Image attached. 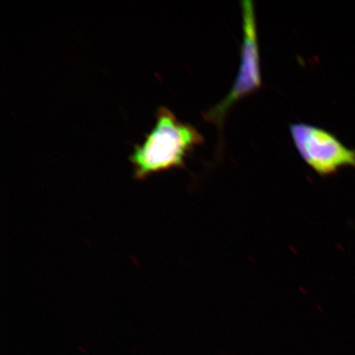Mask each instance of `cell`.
Wrapping results in <instances>:
<instances>
[{
	"instance_id": "1",
	"label": "cell",
	"mask_w": 355,
	"mask_h": 355,
	"mask_svg": "<svg viewBox=\"0 0 355 355\" xmlns=\"http://www.w3.org/2000/svg\"><path fill=\"white\" fill-rule=\"evenodd\" d=\"M155 118L153 130L146 135L144 144L133 146L128 157L137 180L171 168H184L185 159L204 141L196 128L180 122L165 106H159Z\"/></svg>"
},
{
	"instance_id": "2",
	"label": "cell",
	"mask_w": 355,
	"mask_h": 355,
	"mask_svg": "<svg viewBox=\"0 0 355 355\" xmlns=\"http://www.w3.org/2000/svg\"><path fill=\"white\" fill-rule=\"evenodd\" d=\"M243 42L238 74L228 95L218 104L204 113L206 121L221 128L226 115L239 101L259 90L263 86L261 58L254 2H241Z\"/></svg>"
},
{
	"instance_id": "3",
	"label": "cell",
	"mask_w": 355,
	"mask_h": 355,
	"mask_svg": "<svg viewBox=\"0 0 355 355\" xmlns=\"http://www.w3.org/2000/svg\"><path fill=\"white\" fill-rule=\"evenodd\" d=\"M290 131L301 158L318 175H331L341 168H355V150L331 132L304 123L291 124Z\"/></svg>"
}]
</instances>
